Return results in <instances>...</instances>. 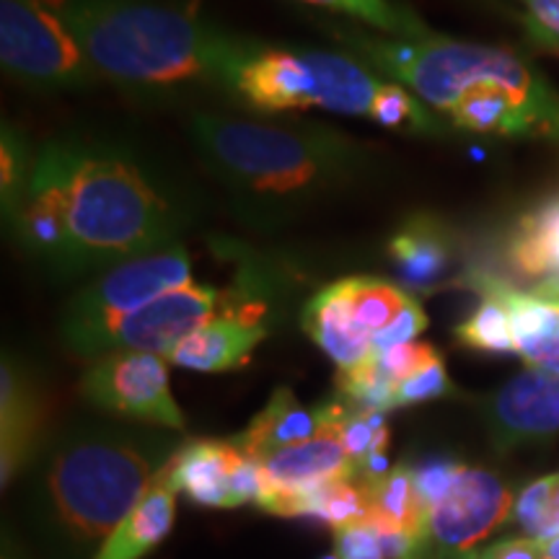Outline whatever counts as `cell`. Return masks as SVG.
Here are the masks:
<instances>
[{
  "mask_svg": "<svg viewBox=\"0 0 559 559\" xmlns=\"http://www.w3.org/2000/svg\"><path fill=\"white\" fill-rule=\"evenodd\" d=\"M477 290H489L508 309L515 353L528 368L559 376V296L549 290H515L498 277L479 275Z\"/></svg>",
  "mask_w": 559,
  "mask_h": 559,
  "instance_id": "obj_15",
  "label": "cell"
},
{
  "mask_svg": "<svg viewBox=\"0 0 559 559\" xmlns=\"http://www.w3.org/2000/svg\"><path fill=\"white\" fill-rule=\"evenodd\" d=\"M32 185L50 190L66 215L60 277L107 272L179 247V236L198 221V200L185 181L122 138H52L34 158Z\"/></svg>",
  "mask_w": 559,
  "mask_h": 559,
  "instance_id": "obj_1",
  "label": "cell"
},
{
  "mask_svg": "<svg viewBox=\"0 0 559 559\" xmlns=\"http://www.w3.org/2000/svg\"><path fill=\"white\" fill-rule=\"evenodd\" d=\"M513 508L506 479L461 464L449 489L425 508V542L432 551H469L513 519Z\"/></svg>",
  "mask_w": 559,
  "mask_h": 559,
  "instance_id": "obj_10",
  "label": "cell"
},
{
  "mask_svg": "<svg viewBox=\"0 0 559 559\" xmlns=\"http://www.w3.org/2000/svg\"><path fill=\"white\" fill-rule=\"evenodd\" d=\"M453 391V383L449 379V370H445V362L440 358L432 362L419 373L409 376L402 383H396L394 404L396 407H415V404L440 400V396H449Z\"/></svg>",
  "mask_w": 559,
  "mask_h": 559,
  "instance_id": "obj_28",
  "label": "cell"
},
{
  "mask_svg": "<svg viewBox=\"0 0 559 559\" xmlns=\"http://www.w3.org/2000/svg\"><path fill=\"white\" fill-rule=\"evenodd\" d=\"M223 293L207 285H185L160 296L143 309L124 313L109 321L94 337H88L75 349L79 358L96 360L102 355L135 349V353L169 355L187 334L200 330L205 321L218 317L223 309Z\"/></svg>",
  "mask_w": 559,
  "mask_h": 559,
  "instance_id": "obj_9",
  "label": "cell"
},
{
  "mask_svg": "<svg viewBox=\"0 0 559 559\" xmlns=\"http://www.w3.org/2000/svg\"><path fill=\"white\" fill-rule=\"evenodd\" d=\"M0 190H3V213L5 218H16V213L24 205L26 194H29V185L34 177V164L29 158V151L21 143L16 132L3 128V151H0Z\"/></svg>",
  "mask_w": 559,
  "mask_h": 559,
  "instance_id": "obj_26",
  "label": "cell"
},
{
  "mask_svg": "<svg viewBox=\"0 0 559 559\" xmlns=\"http://www.w3.org/2000/svg\"><path fill=\"white\" fill-rule=\"evenodd\" d=\"M260 472L262 492H300L326 481L358 479V466L342 445L337 428L262 459Z\"/></svg>",
  "mask_w": 559,
  "mask_h": 559,
  "instance_id": "obj_16",
  "label": "cell"
},
{
  "mask_svg": "<svg viewBox=\"0 0 559 559\" xmlns=\"http://www.w3.org/2000/svg\"><path fill=\"white\" fill-rule=\"evenodd\" d=\"M81 394L96 409L171 432L187 428L185 412L171 396L169 360L156 353H109L81 376Z\"/></svg>",
  "mask_w": 559,
  "mask_h": 559,
  "instance_id": "obj_8",
  "label": "cell"
},
{
  "mask_svg": "<svg viewBox=\"0 0 559 559\" xmlns=\"http://www.w3.org/2000/svg\"><path fill=\"white\" fill-rule=\"evenodd\" d=\"M510 262L526 277H539V283L559 277V200L521 221L510 241Z\"/></svg>",
  "mask_w": 559,
  "mask_h": 559,
  "instance_id": "obj_22",
  "label": "cell"
},
{
  "mask_svg": "<svg viewBox=\"0 0 559 559\" xmlns=\"http://www.w3.org/2000/svg\"><path fill=\"white\" fill-rule=\"evenodd\" d=\"M300 330L330 355L340 370L360 366L376 355L373 334L355 317L347 280H337L306 304L300 313Z\"/></svg>",
  "mask_w": 559,
  "mask_h": 559,
  "instance_id": "obj_18",
  "label": "cell"
},
{
  "mask_svg": "<svg viewBox=\"0 0 559 559\" xmlns=\"http://www.w3.org/2000/svg\"><path fill=\"white\" fill-rule=\"evenodd\" d=\"M513 521L526 531V536L542 542L555 539L559 534V523L551 515L549 506V477L534 479L521 489V495L515 498Z\"/></svg>",
  "mask_w": 559,
  "mask_h": 559,
  "instance_id": "obj_27",
  "label": "cell"
},
{
  "mask_svg": "<svg viewBox=\"0 0 559 559\" xmlns=\"http://www.w3.org/2000/svg\"><path fill=\"white\" fill-rule=\"evenodd\" d=\"M370 519L376 528L402 531V534L425 539V506L419 498L415 469L396 464L379 479H368Z\"/></svg>",
  "mask_w": 559,
  "mask_h": 559,
  "instance_id": "obj_21",
  "label": "cell"
},
{
  "mask_svg": "<svg viewBox=\"0 0 559 559\" xmlns=\"http://www.w3.org/2000/svg\"><path fill=\"white\" fill-rule=\"evenodd\" d=\"M389 260L400 272L404 290H432L451 267V243L438 223L409 221L389 241Z\"/></svg>",
  "mask_w": 559,
  "mask_h": 559,
  "instance_id": "obj_20",
  "label": "cell"
},
{
  "mask_svg": "<svg viewBox=\"0 0 559 559\" xmlns=\"http://www.w3.org/2000/svg\"><path fill=\"white\" fill-rule=\"evenodd\" d=\"M326 559H340V557H337V555H334V557H326Z\"/></svg>",
  "mask_w": 559,
  "mask_h": 559,
  "instance_id": "obj_37",
  "label": "cell"
},
{
  "mask_svg": "<svg viewBox=\"0 0 559 559\" xmlns=\"http://www.w3.org/2000/svg\"><path fill=\"white\" fill-rule=\"evenodd\" d=\"M489 559H547L544 542L534 536H515V539L495 542L485 549Z\"/></svg>",
  "mask_w": 559,
  "mask_h": 559,
  "instance_id": "obj_31",
  "label": "cell"
},
{
  "mask_svg": "<svg viewBox=\"0 0 559 559\" xmlns=\"http://www.w3.org/2000/svg\"><path fill=\"white\" fill-rule=\"evenodd\" d=\"M349 298H353L355 317L360 319V324L373 334L386 330V326L394 321L400 313L412 304L407 290L400 288V285L383 283V280L376 277H345Z\"/></svg>",
  "mask_w": 559,
  "mask_h": 559,
  "instance_id": "obj_24",
  "label": "cell"
},
{
  "mask_svg": "<svg viewBox=\"0 0 559 559\" xmlns=\"http://www.w3.org/2000/svg\"><path fill=\"white\" fill-rule=\"evenodd\" d=\"M47 402L32 370L3 355L0 368V481L9 487L45 449Z\"/></svg>",
  "mask_w": 559,
  "mask_h": 559,
  "instance_id": "obj_13",
  "label": "cell"
},
{
  "mask_svg": "<svg viewBox=\"0 0 559 559\" xmlns=\"http://www.w3.org/2000/svg\"><path fill=\"white\" fill-rule=\"evenodd\" d=\"M526 5L531 29L559 41V0H521Z\"/></svg>",
  "mask_w": 559,
  "mask_h": 559,
  "instance_id": "obj_32",
  "label": "cell"
},
{
  "mask_svg": "<svg viewBox=\"0 0 559 559\" xmlns=\"http://www.w3.org/2000/svg\"><path fill=\"white\" fill-rule=\"evenodd\" d=\"M104 79L135 88L236 91L241 68L262 50L160 0H50Z\"/></svg>",
  "mask_w": 559,
  "mask_h": 559,
  "instance_id": "obj_4",
  "label": "cell"
},
{
  "mask_svg": "<svg viewBox=\"0 0 559 559\" xmlns=\"http://www.w3.org/2000/svg\"><path fill=\"white\" fill-rule=\"evenodd\" d=\"M3 559H26V557L21 555L19 549H13V547L9 549V542H5V544H3Z\"/></svg>",
  "mask_w": 559,
  "mask_h": 559,
  "instance_id": "obj_36",
  "label": "cell"
},
{
  "mask_svg": "<svg viewBox=\"0 0 559 559\" xmlns=\"http://www.w3.org/2000/svg\"><path fill=\"white\" fill-rule=\"evenodd\" d=\"M481 415L495 451L547 443L559 436V376L539 368L521 370L487 396Z\"/></svg>",
  "mask_w": 559,
  "mask_h": 559,
  "instance_id": "obj_12",
  "label": "cell"
},
{
  "mask_svg": "<svg viewBox=\"0 0 559 559\" xmlns=\"http://www.w3.org/2000/svg\"><path fill=\"white\" fill-rule=\"evenodd\" d=\"M549 506L551 515L559 523V474H549Z\"/></svg>",
  "mask_w": 559,
  "mask_h": 559,
  "instance_id": "obj_34",
  "label": "cell"
},
{
  "mask_svg": "<svg viewBox=\"0 0 559 559\" xmlns=\"http://www.w3.org/2000/svg\"><path fill=\"white\" fill-rule=\"evenodd\" d=\"M425 330H428V317H425V311L419 309L417 300H412L407 309H404L400 317L391 321L386 330L376 334L373 353L379 355V353H383V349L404 345V342H415L417 334H423Z\"/></svg>",
  "mask_w": 559,
  "mask_h": 559,
  "instance_id": "obj_30",
  "label": "cell"
},
{
  "mask_svg": "<svg viewBox=\"0 0 559 559\" xmlns=\"http://www.w3.org/2000/svg\"><path fill=\"white\" fill-rule=\"evenodd\" d=\"M306 3L347 13V16H355L376 26V29L394 34L396 39H417L430 34L428 26L415 13L404 11L402 5H394L391 0H306Z\"/></svg>",
  "mask_w": 559,
  "mask_h": 559,
  "instance_id": "obj_25",
  "label": "cell"
},
{
  "mask_svg": "<svg viewBox=\"0 0 559 559\" xmlns=\"http://www.w3.org/2000/svg\"><path fill=\"white\" fill-rule=\"evenodd\" d=\"M481 293V304L466 321L456 326V340L464 347L477 349L487 355H508L515 353L513 330H510L508 309L502 300L489 290Z\"/></svg>",
  "mask_w": 559,
  "mask_h": 559,
  "instance_id": "obj_23",
  "label": "cell"
},
{
  "mask_svg": "<svg viewBox=\"0 0 559 559\" xmlns=\"http://www.w3.org/2000/svg\"><path fill=\"white\" fill-rule=\"evenodd\" d=\"M190 138L236 213L257 228H277L304 210L360 187L381 153L345 132L313 122H272L200 111Z\"/></svg>",
  "mask_w": 559,
  "mask_h": 559,
  "instance_id": "obj_2",
  "label": "cell"
},
{
  "mask_svg": "<svg viewBox=\"0 0 559 559\" xmlns=\"http://www.w3.org/2000/svg\"><path fill=\"white\" fill-rule=\"evenodd\" d=\"M192 264L185 247H171L140 260L117 264L70 298L60 334L70 353L94 337L109 321L143 309L166 293L190 285Z\"/></svg>",
  "mask_w": 559,
  "mask_h": 559,
  "instance_id": "obj_7",
  "label": "cell"
},
{
  "mask_svg": "<svg viewBox=\"0 0 559 559\" xmlns=\"http://www.w3.org/2000/svg\"><path fill=\"white\" fill-rule=\"evenodd\" d=\"M423 559H489L485 549H469V551H432L425 547Z\"/></svg>",
  "mask_w": 559,
  "mask_h": 559,
  "instance_id": "obj_33",
  "label": "cell"
},
{
  "mask_svg": "<svg viewBox=\"0 0 559 559\" xmlns=\"http://www.w3.org/2000/svg\"><path fill=\"white\" fill-rule=\"evenodd\" d=\"M345 412V400H332L321 402L317 407H304L288 386H280L272 391L270 402L257 412L247 428L230 440L249 459L262 461L272 456V453L306 443V440L321 436L324 430L337 428Z\"/></svg>",
  "mask_w": 559,
  "mask_h": 559,
  "instance_id": "obj_14",
  "label": "cell"
},
{
  "mask_svg": "<svg viewBox=\"0 0 559 559\" xmlns=\"http://www.w3.org/2000/svg\"><path fill=\"white\" fill-rule=\"evenodd\" d=\"M179 445L122 425H70L41 449L26 487V521L52 559H94L143 500Z\"/></svg>",
  "mask_w": 559,
  "mask_h": 559,
  "instance_id": "obj_3",
  "label": "cell"
},
{
  "mask_svg": "<svg viewBox=\"0 0 559 559\" xmlns=\"http://www.w3.org/2000/svg\"><path fill=\"white\" fill-rule=\"evenodd\" d=\"M177 521V492L164 477L153 481L143 500L130 510L128 519L109 534L94 559H143L164 544Z\"/></svg>",
  "mask_w": 559,
  "mask_h": 559,
  "instance_id": "obj_19",
  "label": "cell"
},
{
  "mask_svg": "<svg viewBox=\"0 0 559 559\" xmlns=\"http://www.w3.org/2000/svg\"><path fill=\"white\" fill-rule=\"evenodd\" d=\"M376 358H379V366L391 381L402 383L409 376L438 362L440 353L432 345H428V342H404V345L383 349Z\"/></svg>",
  "mask_w": 559,
  "mask_h": 559,
  "instance_id": "obj_29",
  "label": "cell"
},
{
  "mask_svg": "<svg viewBox=\"0 0 559 559\" xmlns=\"http://www.w3.org/2000/svg\"><path fill=\"white\" fill-rule=\"evenodd\" d=\"M0 60L11 79L41 91L99 79L50 0H0Z\"/></svg>",
  "mask_w": 559,
  "mask_h": 559,
  "instance_id": "obj_6",
  "label": "cell"
},
{
  "mask_svg": "<svg viewBox=\"0 0 559 559\" xmlns=\"http://www.w3.org/2000/svg\"><path fill=\"white\" fill-rule=\"evenodd\" d=\"M177 495L202 508H239L262 492L260 461L249 459L234 440H192L179 445L160 472Z\"/></svg>",
  "mask_w": 559,
  "mask_h": 559,
  "instance_id": "obj_11",
  "label": "cell"
},
{
  "mask_svg": "<svg viewBox=\"0 0 559 559\" xmlns=\"http://www.w3.org/2000/svg\"><path fill=\"white\" fill-rule=\"evenodd\" d=\"M544 551H547V559H559V534L555 539L544 542Z\"/></svg>",
  "mask_w": 559,
  "mask_h": 559,
  "instance_id": "obj_35",
  "label": "cell"
},
{
  "mask_svg": "<svg viewBox=\"0 0 559 559\" xmlns=\"http://www.w3.org/2000/svg\"><path fill=\"white\" fill-rule=\"evenodd\" d=\"M383 86L386 83L376 79L373 70L353 55L262 47L241 68L234 94L264 115L324 109L373 120Z\"/></svg>",
  "mask_w": 559,
  "mask_h": 559,
  "instance_id": "obj_5",
  "label": "cell"
},
{
  "mask_svg": "<svg viewBox=\"0 0 559 559\" xmlns=\"http://www.w3.org/2000/svg\"><path fill=\"white\" fill-rule=\"evenodd\" d=\"M267 340V326L257 321L218 313L200 330L187 334L177 347L166 355L171 366L198 370V373H228L249 366L254 349Z\"/></svg>",
  "mask_w": 559,
  "mask_h": 559,
  "instance_id": "obj_17",
  "label": "cell"
}]
</instances>
